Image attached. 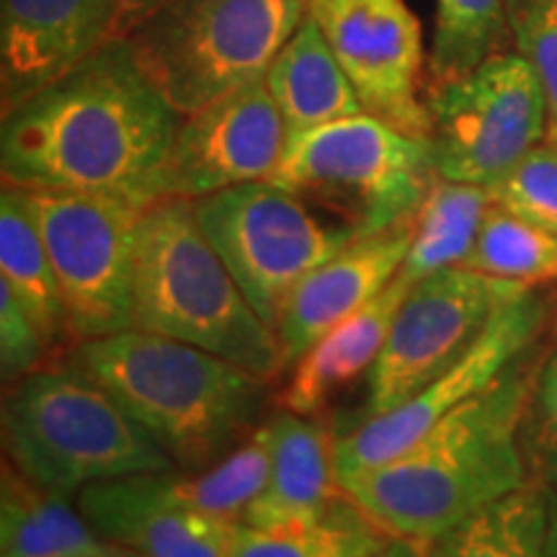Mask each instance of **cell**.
Returning a JSON list of instances; mask_svg holds the SVG:
<instances>
[{
	"label": "cell",
	"instance_id": "7a4b0ae2",
	"mask_svg": "<svg viewBox=\"0 0 557 557\" xmlns=\"http://www.w3.org/2000/svg\"><path fill=\"white\" fill-rule=\"evenodd\" d=\"M519 361L398 457L346 480L341 491L389 537L434 542L524 485L519 423L529 374Z\"/></svg>",
	"mask_w": 557,
	"mask_h": 557
},
{
	"label": "cell",
	"instance_id": "f1b7e54d",
	"mask_svg": "<svg viewBox=\"0 0 557 557\" xmlns=\"http://www.w3.org/2000/svg\"><path fill=\"white\" fill-rule=\"evenodd\" d=\"M491 194L493 205L557 235V137L547 135L529 150Z\"/></svg>",
	"mask_w": 557,
	"mask_h": 557
},
{
	"label": "cell",
	"instance_id": "d6a6232c",
	"mask_svg": "<svg viewBox=\"0 0 557 557\" xmlns=\"http://www.w3.org/2000/svg\"><path fill=\"white\" fill-rule=\"evenodd\" d=\"M374 557H434V553H431V542L389 537L387 545L382 547Z\"/></svg>",
	"mask_w": 557,
	"mask_h": 557
},
{
	"label": "cell",
	"instance_id": "e575fe53",
	"mask_svg": "<svg viewBox=\"0 0 557 557\" xmlns=\"http://www.w3.org/2000/svg\"><path fill=\"white\" fill-rule=\"evenodd\" d=\"M545 557H557V519L553 521L547 534V545H545Z\"/></svg>",
	"mask_w": 557,
	"mask_h": 557
},
{
	"label": "cell",
	"instance_id": "4316f807",
	"mask_svg": "<svg viewBox=\"0 0 557 557\" xmlns=\"http://www.w3.org/2000/svg\"><path fill=\"white\" fill-rule=\"evenodd\" d=\"M506 41H511L508 0H436L426 88L465 78L493 54L506 52Z\"/></svg>",
	"mask_w": 557,
	"mask_h": 557
},
{
	"label": "cell",
	"instance_id": "4fadbf2b",
	"mask_svg": "<svg viewBox=\"0 0 557 557\" xmlns=\"http://www.w3.org/2000/svg\"><path fill=\"white\" fill-rule=\"evenodd\" d=\"M308 16L329 39L367 114L429 139V54L408 0H308Z\"/></svg>",
	"mask_w": 557,
	"mask_h": 557
},
{
	"label": "cell",
	"instance_id": "44dd1931",
	"mask_svg": "<svg viewBox=\"0 0 557 557\" xmlns=\"http://www.w3.org/2000/svg\"><path fill=\"white\" fill-rule=\"evenodd\" d=\"M0 557H137L103 540L67 496L45 491L16 468H3Z\"/></svg>",
	"mask_w": 557,
	"mask_h": 557
},
{
	"label": "cell",
	"instance_id": "52a82bcc",
	"mask_svg": "<svg viewBox=\"0 0 557 557\" xmlns=\"http://www.w3.org/2000/svg\"><path fill=\"white\" fill-rule=\"evenodd\" d=\"M434 178L426 137L361 111L295 139L269 181L364 238L413 218Z\"/></svg>",
	"mask_w": 557,
	"mask_h": 557
},
{
	"label": "cell",
	"instance_id": "6da1fadb",
	"mask_svg": "<svg viewBox=\"0 0 557 557\" xmlns=\"http://www.w3.org/2000/svg\"><path fill=\"white\" fill-rule=\"evenodd\" d=\"M181 114L116 37L3 114V186L156 201Z\"/></svg>",
	"mask_w": 557,
	"mask_h": 557
},
{
	"label": "cell",
	"instance_id": "277c9868",
	"mask_svg": "<svg viewBox=\"0 0 557 557\" xmlns=\"http://www.w3.org/2000/svg\"><path fill=\"white\" fill-rule=\"evenodd\" d=\"M132 329L205 348L269 382L284 372L282 341L207 240L191 199L160 197L145 209Z\"/></svg>",
	"mask_w": 557,
	"mask_h": 557
},
{
	"label": "cell",
	"instance_id": "ffe728a7",
	"mask_svg": "<svg viewBox=\"0 0 557 557\" xmlns=\"http://www.w3.org/2000/svg\"><path fill=\"white\" fill-rule=\"evenodd\" d=\"M289 145L325 124L361 114V99L320 26L305 16L263 75Z\"/></svg>",
	"mask_w": 557,
	"mask_h": 557
},
{
	"label": "cell",
	"instance_id": "cb8c5ba5",
	"mask_svg": "<svg viewBox=\"0 0 557 557\" xmlns=\"http://www.w3.org/2000/svg\"><path fill=\"white\" fill-rule=\"evenodd\" d=\"M271 468V426L261 423L230 455L201 470L150 472L152 483L173 504L207 517L243 524L248 506L263 491Z\"/></svg>",
	"mask_w": 557,
	"mask_h": 557
},
{
	"label": "cell",
	"instance_id": "d6986e66",
	"mask_svg": "<svg viewBox=\"0 0 557 557\" xmlns=\"http://www.w3.org/2000/svg\"><path fill=\"white\" fill-rule=\"evenodd\" d=\"M410 287L413 284L398 274L377 299H372L367 308L354 312L351 318L325 333L318 344H312L295 361L287 385L278 393L282 410L318 416L341 387L372 372L387 341L389 323Z\"/></svg>",
	"mask_w": 557,
	"mask_h": 557
},
{
	"label": "cell",
	"instance_id": "30bf717a",
	"mask_svg": "<svg viewBox=\"0 0 557 557\" xmlns=\"http://www.w3.org/2000/svg\"><path fill=\"white\" fill-rule=\"evenodd\" d=\"M26 194L58 274L70 331L86 341L132 329L137 233L152 201L90 191Z\"/></svg>",
	"mask_w": 557,
	"mask_h": 557
},
{
	"label": "cell",
	"instance_id": "ba28073f",
	"mask_svg": "<svg viewBox=\"0 0 557 557\" xmlns=\"http://www.w3.org/2000/svg\"><path fill=\"white\" fill-rule=\"evenodd\" d=\"M191 205L207 240L274 331L297 284L357 238L274 181L233 186Z\"/></svg>",
	"mask_w": 557,
	"mask_h": 557
},
{
	"label": "cell",
	"instance_id": "484cf974",
	"mask_svg": "<svg viewBox=\"0 0 557 557\" xmlns=\"http://www.w3.org/2000/svg\"><path fill=\"white\" fill-rule=\"evenodd\" d=\"M387 542L385 529L344 493L315 524L278 532L240 524L230 557H374Z\"/></svg>",
	"mask_w": 557,
	"mask_h": 557
},
{
	"label": "cell",
	"instance_id": "2e32d148",
	"mask_svg": "<svg viewBox=\"0 0 557 557\" xmlns=\"http://www.w3.org/2000/svg\"><path fill=\"white\" fill-rule=\"evenodd\" d=\"M410 220L385 233L354 238L297 284L276 325L284 369L295 367L312 344L389 287L408 256Z\"/></svg>",
	"mask_w": 557,
	"mask_h": 557
},
{
	"label": "cell",
	"instance_id": "d4e9b609",
	"mask_svg": "<svg viewBox=\"0 0 557 557\" xmlns=\"http://www.w3.org/2000/svg\"><path fill=\"white\" fill-rule=\"evenodd\" d=\"M549 500L524 483L431 542L434 557H545Z\"/></svg>",
	"mask_w": 557,
	"mask_h": 557
},
{
	"label": "cell",
	"instance_id": "ac0fdd59",
	"mask_svg": "<svg viewBox=\"0 0 557 557\" xmlns=\"http://www.w3.org/2000/svg\"><path fill=\"white\" fill-rule=\"evenodd\" d=\"M271 468L243 524L263 532L315 524L344 496L336 478V436L315 416L282 410L269 418Z\"/></svg>",
	"mask_w": 557,
	"mask_h": 557
},
{
	"label": "cell",
	"instance_id": "9c48e42d",
	"mask_svg": "<svg viewBox=\"0 0 557 557\" xmlns=\"http://www.w3.org/2000/svg\"><path fill=\"white\" fill-rule=\"evenodd\" d=\"M436 173L496 186L547 137L545 90L517 50L493 54L465 78L426 88Z\"/></svg>",
	"mask_w": 557,
	"mask_h": 557
},
{
	"label": "cell",
	"instance_id": "5bb4252c",
	"mask_svg": "<svg viewBox=\"0 0 557 557\" xmlns=\"http://www.w3.org/2000/svg\"><path fill=\"white\" fill-rule=\"evenodd\" d=\"M289 137L267 83H248L181 116L165 165V197L201 199L274 176Z\"/></svg>",
	"mask_w": 557,
	"mask_h": 557
},
{
	"label": "cell",
	"instance_id": "3957f363",
	"mask_svg": "<svg viewBox=\"0 0 557 557\" xmlns=\"http://www.w3.org/2000/svg\"><path fill=\"white\" fill-rule=\"evenodd\" d=\"M67 367L86 374L169 455L201 470L261 426L269 380L205 348L139 329L86 338Z\"/></svg>",
	"mask_w": 557,
	"mask_h": 557
},
{
	"label": "cell",
	"instance_id": "f546056e",
	"mask_svg": "<svg viewBox=\"0 0 557 557\" xmlns=\"http://www.w3.org/2000/svg\"><path fill=\"white\" fill-rule=\"evenodd\" d=\"M513 50L532 65L545 90L549 127L557 137V0H508Z\"/></svg>",
	"mask_w": 557,
	"mask_h": 557
},
{
	"label": "cell",
	"instance_id": "9a60e30c",
	"mask_svg": "<svg viewBox=\"0 0 557 557\" xmlns=\"http://www.w3.org/2000/svg\"><path fill=\"white\" fill-rule=\"evenodd\" d=\"M116 37L120 0H0L3 114Z\"/></svg>",
	"mask_w": 557,
	"mask_h": 557
},
{
	"label": "cell",
	"instance_id": "836d02e7",
	"mask_svg": "<svg viewBox=\"0 0 557 557\" xmlns=\"http://www.w3.org/2000/svg\"><path fill=\"white\" fill-rule=\"evenodd\" d=\"M542 406H545V418L549 421V426L557 431V357L553 359V364L545 372V382H542Z\"/></svg>",
	"mask_w": 557,
	"mask_h": 557
},
{
	"label": "cell",
	"instance_id": "4dcf8cb0",
	"mask_svg": "<svg viewBox=\"0 0 557 557\" xmlns=\"http://www.w3.org/2000/svg\"><path fill=\"white\" fill-rule=\"evenodd\" d=\"M47 341L18 297L0 282V374L5 385H16L41 369Z\"/></svg>",
	"mask_w": 557,
	"mask_h": 557
},
{
	"label": "cell",
	"instance_id": "7402d4cb",
	"mask_svg": "<svg viewBox=\"0 0 557 557\" xmlns=\"http://www.w3.org/2000/svg\"><path fill=\"white\" fill-rule=\"evenodd\" d=\"M0 282L18 297L47 346H58L73 333L29 194L13 186H3L0 194Z\"/></svg>",
	"mask_w": 557,
	"mask_h": 557
},
{
	"label": "cell",
	"instance_id": "8992f818",
	"mask_svg": "<svg viewBox=\"0 0 557 557\" xmlns=\"http://www.w3.org/2000/svg\"><path fill=\"white\" fill-rule=\"evenodd\" d=\"M308 0H169L127 34L139 67L181 116L263 81Z\"/></svg>",
	"mask_w": 557,
	"mask_h": 557
},
{
	"label": "cell",
	"instance_id": "e0dca14e",
	"mask_svg": "<svg viewBox=\"0 0 557 557\" xmlns=\"http://www.w3.org/2000/svg\"><path fill=\"white\" fill-rule=\"evenodd\" d=\"M78 508L103 540L137 557H230L240 527L173 504L150 472L88 485Z\"/></svg>",
	"mask_w": 557,
	"mask_h": 557
},
{
	"label": "cell",
	"instance_id": "7c38bea8",
	"mask_svg": "<svg viewBox=\"0 0 557 557\" xmlns=\"http://www.w3.org/2000/svg\"><path fill=\"white\" fill-rule=\"evenodd\" d=\"M545 299L534 295V287L524 289L508 299L487 323L478 344L442 377L389 413L367 418L344 436H336L338 485L398 457L444 416L485 393L532 346L545 325Z\"/></svg>",
	"mask_w": 557,
	"mask_h": 557
},
{
	"label": "cell",
	"instance_id": "83f0119b",
	"mask_svg": "<svg viewBox=\"0 0 557 557\" xmlns=\"http://www.w3.org/2000/svg\"><path fill=\"white\" fill-rule=\"evenodd\" d=\"M462 267L534 287L557 278V235L493 205Z\"/></svg>",
	"mask_w": 557,
	"mask_h": 557
},
{
	"label": "cell",
	"instance_id": "603a6c76",
	"mask_svg": "<svg viewBox=\"0 0 557 557\" xmlns=\"http://www.w3.org/2000/svg\"><path fill=\"white\" fill-rule=\"evenodd\" d=\"M493 194L487 186L438 176L410 220V246L400 276L416 284L436 271L462 267L475 246Z\"/></svg>",
	"mask_w": 557,
	"mask_h": 557
},
{
	"label": "cell",
	"instance_id": "1f68e13d",
	"mask_svg": "<svg viewBox=\"0 0 557 557\" xmlns=\"http://www.w3.org/2000/svg\"><path fill=\"white\" fill-rule=\"evenodd\" d=\"M169 0H120V34L127 37V34L135 29L143 18H148L152 11L160 9Z\"/></svg>",
	"mask_w": 557,
	"mask_h": 557
},
{
	"label": "cell",
	"instance_id": "5b68a950",
	"mask_svg": "<svg viewBox=\"0 0 557 557\" xmlns=\"http://www.w3.org/2000/svg\"><path fill=\"white\" fill-rule=\"evenodd\" d=\"M3 434L13 468L67 498L107 480L176 470L107 389L73 367L18 380L3 406Z\"/></svg>",
	"mask_w": 557,
	"mask_h": 557
},
{
	"label": "cell",
	"instance_id": "8fae6325",
	"mask_svg": "<svg viewBox=\"0 0 557 557\" xmlns=\"http://www.w3.org/2000/svg\"><path fill=\"white\" fill-rule=\"evenodd\" d=\"M529 289L465 267L436 271L403 297L387 341L367 374L359 421L389 413L457 364L508 299Z\"/></svg>",
	"mask_w": 557,
	"mask_h": 557
}]
</instances>
